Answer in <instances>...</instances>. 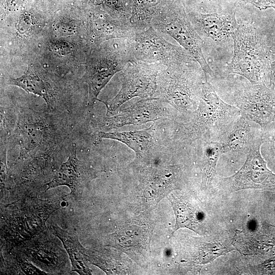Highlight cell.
Instances as JSON below:
<instances>
[{
	"label": "cell",
	"instance_id": "cell-15",
	"mask_svg": "<svg viewBox=\"0 0 275 275\" xmlns=\"http://www.w3.org/2000/svg\"><path fill=\"white\" fill-rule=\"evenodd\" d=\"M52 233L63 242L70 259L72 271L81 275L91 274L87 262L89 261V251L80 244L78 236L74 231H66L57 225L52 226Z\"/></svg>",
	"mask_w": 275,
	"mask_h": 275
},
{
	"label": "cell",
	"instance_id": "cell-2",
	"mask_svg": "<svg viewBox=\"0 0 275 275\" xmlns=\"http://www.w3.org/2000/svg\"><path fill=\"white\" fill-rule=\"evenodd\" d=\"M202 72L196 61L164 67L158 76L155 97L181 112L191 114L201 96Z\"/></svg>",
	"mask_w": 275,
	"mask_h": 275
},
{
	"label": "cell",
	"instance_id": "cell-19",
	"mask_svg": "<svg viewBox=\"0 0 275 275\" xmlns=\"http://www.w3.org/2000/svg\"><path fill=\"white\" fill-rule=\"evenodd\" d=\"M33 26V19L30 14H22L17 23V30L20 34H25L29 32Z\"/></svg>",
	"mask_w": 275,
	"mask_h": 275
},
{
	"label": "cell",
	"instance_id": "cell-8",
	"mask_svg": "<svg viewBox=\"0 0 275 275\" xmlns=\"http://www.w3.org/2000/svg\"><path fill=\"white\" fill-rule=\"evenodd\" d=\"M261 145L250 150L241 168L234 175L221 178L220 185L230 193L249 188H274L275 174L267 167L260 152Z\"/></svg>",
	"mask_w": 275,
	"mask_h": 275
},
{
	"label": "cell",
	"instance_id": "cell-24",
	"mask_svg": "<svg viewBox=\"0 0 275 275\" xmlns=\"http://www.w3.org/2000/svg\"><path fill=\"white\" fill-rule=\"evenodd\" d=\"M270 142L271 143L273 147L275 149V133H274L271 137Z\"/></svg>",
	"mask_w": 275,
	"mask_h": 275
},
{
	"label": "cell",
	"instance_id": "cell-23",
	"mask_svg": "<svg viewBox=\"0 0 275 275\" xmlns=\"http://www.w3.org/2000/svg\"><path fill=\"white\" fill-rule=\"evenodd\" d=\"M24 0H8L7 6L10 10H14L19 8Z\"/></svg>",
	"mask_w": 275,
	"mask_h": 275
},
{
	"label": "cell",
	"instance_id": "cell-18",
	"mask_svg": "<svg viewBox=\"0 0 275 275\" xmlns=\"http://www.w3.org/2000/svg\"><path fill=\"white\" fill-rule=\"evenodd\" d=\"M172 203L176 216L174 231L186 228L199 234L203 232L198 212L194 207L182 200H173Z\"/></svg>",
	"mask_w": 275,
	"mask_h": 275
},
{
	"label": "cell",
	"instance_id": "cell-17",
	"mask_svg": "<svg viewBox=\"0 0 275 275\" xmlns=\"http://www.w3.org/2000/svg\"><path fill=\"white\" fill-rule=\"evenodd\" d=\"M223 153L219 141H204L203 145L202 187L210 185L216 175V166Z\"/></svg>",
	"mask_w": 275,
	"mask_h": 275
},
{
	"label": "cell",
	"instance_id": "cell-22",
	"mask_svg": "<svg viewBox=\"0 0 275 275\" xmlns=\"http://www.w3.org/2000/svg\"><path fill=\"white\" fill-rule=\"evenodd\" d=\"M270 88L275 92V55L269 56Z\"/></svg>",
	"mask_w": 275,
	"mask_h": 275
},
{
	"label": "cell",
	"instance_id": "cell-4",
	"mask_svg": "<svg viewBox=\"0 0 275 275\" xmlns=\"http://www.w3.org/2000/svg\"><path fill=\"white\" fill-rule=\"evenodd\" d=\"M151 25L162 34L175 40L198 62L205 80L214 76L202 51V39L188 16L181 8L174 6L162 9L153 17Z\"/></svg>",
	"mask_w": 275,
	"mask_h": 275
},
{
	"label": "cell",
	"instance_id": "cell-11",
	"mask_svg": "<svg viewBox=\"0 0 275 275\" xmlns=\"http://www.w3.org/2000/svg\"><path fill=\"white\" fill-rule=\"evenodd\" d=\"M94 177V173L88 163L77 158L76 148L73 147L67 160L61 166L53 179L46 184L47 190L65 185L70 188L71 195L74 198H78L88 183Z\"/></svg>",
	"mask_w": 275,
	"mask_h": 275
},
{
	"label": "cell",
	"instance_id": "cell-6",
	"mask_svg": "<svg viewBox=\"0 0 275 275\" xmlns=\"http://www.w3.org/2000/svg\"><path fill=\"white\" fill-rule=\"evenodd\" d=\"M164 66L133 60L126 65L122 74L121 89L112 99L102 101L106 107V115L116 111L131 99L155 97L159 73Z\"/></svg>",
	"mask_w": 275,
	"mask_h": 275
},
{
	"label": "cell",
	"instance_id": "cell-9",
	"mask_svg": "<svg viewBox=\"0 0 275 275\" xmlns=\"http://www.w3.org/2000/svg\"><path fill=\"white\" fill-rule=\"evenodd\" d=\"M241 115L262 129L275 121V92L264 83L252 85L236 97Z\"/></svg>",
	"mask_w": 275,
	"mask_h": 275
},
{
	"label": "cell",
	"instance_id": "cell-1",
	"mask_svg": "<svg viewBox=\"0 0 275 275\" xmlns=\"http://www.w3.org/2000/svg\"><path fill=\"white\" fill-rule=\"evenodd\" d=\"M190 120L179 124L176 135L181 142L191 143L197 140L216 141L240 117L239 109L223 101L211 84L205 80L196 109Z\"/></svg>",
	"mask_w": 275,
	"mask_h": 275
},
{
	"label": "cell",
	"instance_id": "cell-10",
	"mask_svg": "<svg viewBox=\"0 0 275 275\" xmlns=\"http://www.w3.org/2000/svg\"><path fill=\"white\" fill-rule=\"evenodd\" d=\"M167 104L158 97L142 99L104 119L100 127L107 131L127 125H140L167 119L170 115Z\"/></svg>",
	"mask_w": 275,
	"mask_h": 275
},
{
	"label": "cell",
	"instance_id": "cell-20",
	"mask_svg": "<svg viewBox=\"0 0 275 275\" xmlns=\"http://www.w3.org/2000/svg\"><path fill=\"white\" fill-rule=\"evenodd\" d=\"M50 46L53 52L62 56L68 54L71 50L69 44L65 41H54L51 42Z\"/></svg>",
	"mask_w": 275,
	"mask_h": 275
},
{
	"label": "cell",
	"instance_id": "cell-5",
	"mask_svg": "<svg viewBox=\"0 0 275 275\" xmlns=\"http://www.w3.org/2000/svg\"><path fill=\"white\" fill-rule=\"evenodd\" d=\"M128 41L133 60L166 67L196 61L182 47L169 42L152 25L136 31Z\"/></svg>",
	"mask_w": 275,
	"mask_h": 275
},
{
	"label": "cell",
	"instance_id": "cell-21",
	"mask_svg": "<svg viewBox=\"0 0 275 275\" xmlns=\"http://www.w3.org/2000/svg\"><path fill=\"white\" fill-rule=\"evenodd\" d=\"M251 2L259 9L265 10L267 8L275 9V0H246Z\"/></svg>",
	"mask_w": 275,
	"mask_h": 275
},
{
	"label": "cell",
	"instance_id": "cell-16",
	"mask_svg": "<svg viewBox=\"0 0 275 275\" xmlns=\"http://www.w3.org/2000/svg\"><path fill=\"white\" fill-rule=\"evenodd\" d=\"M8 84L18 87L28 93L42 97L46 102L48 108L52 107L53 101L47 86L33 65H29L26 72L21 76L10 78Z\"/></svg>",
	"mask_w": 275,
	"mask_h": 275
},
{
	"label": "cell",
	"instance_id": "cell-12",
	"mask_svg": "<svg viewBox=\"0 0 275 275\" xmlns=\"http://www.w3.org/2000/svg\"><path fill=\"white\" fill-rule=\"evenodd\" d=\"M253 123L240 116L218 141L223 153L241 152L246 154L255 147L263 144V134L256 131Z\"/></svg>",
	"mask_w": 275,
	"mask_h": 275
},
{
	"label": "cell",
	"instance_id": "cell-14",
	"mask_svg": "<svg viewBox=\"0 0 275 275\" xmlns=\"http://www.w3.org/2000/svg\"><path fill=\"white\" fill-rule=\"evenodd\" d=\"M97 133L100 140L111 139L125 144L134 152L139 158L150 157L156 149V141L152 126L143 130L123 132L99 131Z\"/></svg>",
	"mask_w": 275,
	"mask_h": 275
},
{
	"label": "cell",
	"instance_id": "cell-7",
	"mask_svg": "<svg viewBox=\"0 0 275 275\" xmlns=\"http://www.w3.org/2000/svg\"><path fill=\"white\" fill-rule=\"evenodd\" d=\"M132 60L127 39H124L115 51L92 60L84 76V81L89 87L88 106L89 110L93 109L99 93L113 76L122 71L128 63Z\"/></svg>",
	"mask_w": 275,
	"mask_h": 275
},
{
	"label": "cell",
	"instance_id": "cell-3",
	"mask_svg": "<svg viewBox=\"0 0 275 275\" xmlns=\"http://www.w3.org/2000/svg\"><path fill=\"white\" fill-rule=\"evenodd\" d=\"M231 37L234 53L227 65L228 72L244 77L252 85L264 83L268 56L255 28L238 24Z\"/></svg>",
	"mask_w": 275,
	"mask_h": 275
},
{
	"label": "cell",
	"instance_id": "cell-13",
	"mask_svg": "<svg viewBox=\"0 0 275 275\" xmlns=\"http://www.w3.org/2000/svg\"><path fill=\"white\" fill-rule=\"evenodd\" d=\"M196 31L214 41H221L231 36L238 23L235 12L229 13H194L188 16Z\"/></svg>",
	"mask_w": 275,
	"mask_h": 275
}]
</instances>
